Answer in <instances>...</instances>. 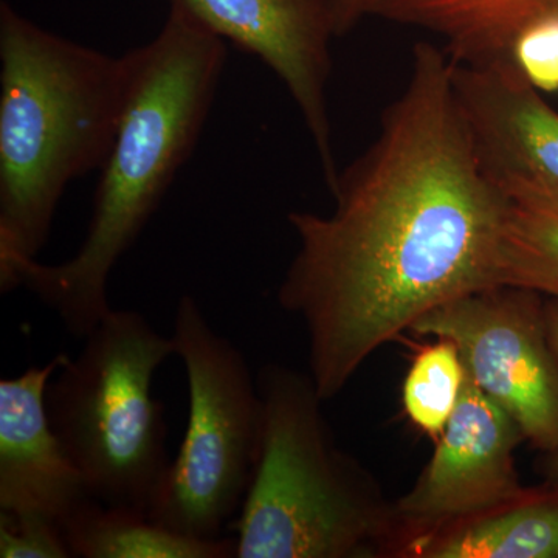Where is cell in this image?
Segmentation results:
<instances>
[{"label": "cell", "instance_id": "6da1fadb", "mask_svg": "<svg viewBox=\"0 0 558 558\" xmlns=\"http://www.w3.org/2000/svg\"><path fill=\"white\" fill-rule=\"evenodd\" d=\"M330 196L328 216L289 213L299 250L278 289L306 325L323 400L428 312L501 286L510 202L480 170L446 50L414 46L405 87Z\"/></svg>", "mask_w": 558, "mask_h": 558}, {"label": "cell", "instance_id": "7a4b0ae2", "mask_svg": "<svg viewBox=\"0 0 558 558\" xmlns=\"http://www.w3.org/2000/svg\"><path fill=\"white\" fill-rule=\"evenodd\" d=\"M123 109L94 197L86 240L61 264L17 260L0 290L24 286L57 312L72 336H87L112 311L108 282L153 218L199 142L227 61L226 40L171 9L159 35L128 51Z\"/></svg>", "mask_w": 558, "mask_h": 558}, {"label": "cell", "instance_id": "3957f363", "mask_svg": "<svg viewBox=\"0 0 558 558\" xmlns=\"http://www.w3.org/2000/svg\"><path fill=\"white\" fill-rule=\"evenodd\" d=\"M126 58L54 35L0 3V269L38 258L65 189L101 170Z\"/></svg>", "mask_w": 558, "mask_h": 558}, {"label": "cell", "instance_id": "277c9868", "mask_svg": "<svg viewBox=\"0 0 558 558\" xmlns=\"http://www.w3.org/2000/svg\"><path fill=\"white\" fill-rule=\"evenodd\" d=\"M256 381L263 442L233 524L236 558L391 557L395 502L333 442L311 374L266 365Z\"/></svg>", "mask_w": 558, "mask_h": 558}, {"label": "cell", "instance_id": "5b68a950", "mask_svg": "<svg viewBox=\"0 0 558 558\" xmlns=\"http://www.w3.org/2000/svg\"><path fill=\"white\" fill-rule=\"evenodd\" d=\"M174 354L172 337L145 315L112 310L47 387L51 427L101 505L149 515L171 462L163 405L150 387Z\"/></svg>", "mask_w": 558, "mask_h": 558}, {"label": "cell", "instance_id": "8992f818", "mask_svg": "<svg viewBox=\"0 0 558 558\" xmlns=\"http://www.w3.org/2000/svg\"><path fill=\"white\" fill-rule=\"evenodd\" d=\"M172 340L189 380V425L149 517L189 537L219 539L258 464L263 399L244 354L193 296L179 300Z\"/></svg>", "mask_w": 558, "mask_h": 558}, {"label": "cell", "instance_id": "52a82bcc", "mask_svg": "<svg viewBox=\"0 0 558 558\" xmlns=\"http://www.w3.org/2000/svg\"><path fill=\"white\" fill-rule=\"evenodd\" d=\"M411 330L454 343L470 379L517 422L524 440L546 457L557 449L558 357L543 295L495 286L436 307Z\"/></svg>", "mask_w": 558, "mask_h": 558}, {"label": "cell", "instance_id": "ba28073f", "mask_svg": "<svg viewBox=\"0 0 558 558\" xmlns=\"http://www.w3.org/2000/svg\"><path fill=\"white\" fill-rule=\"evenodd\" d=\"M205 31L230 40L274 70L295 102L317 150L329 193L339 182L328 86L330 40L336 35L328 0H170Z\"/></svg>", "mask_w": 558, "mask_h": 558}, {"label": "cell", "instance_id": "9c48e42d", "mask_svg": "<svg viewBox=\"0 0 558 558\" xmlns=\"http://www.w3.org/2000/svg\"><path fill=\"white\" fill-rule=\"evenodd\" d=\"M451 87L494 189L510 204L558 199V112L510 58L451 62Z\"/></svg>", "mask_w": 558, "mask_h": 558}, {"label": "cell", "instance_id": "30bf717a", "mask_svg": "<svg viewBox=\"0 0 558 558\" xmlns=\"http://www.w3.org/2000/svg\"><path fill=\"white\" fill-rule=\"evenodd\" d=\"M523 440L517 422L468 376L427 468L409 494L395 502V550L410 535L520 495L526 487L520 483L513 453Z\"/></svg>", "mask_w": 558, "mask_h": 558}, {"label": "cell", "instance_id": "8fae6325", "mask_svg": "<svg viewBox=\"0 0 558 558\" xmlns=\"http://www.w3.org/2000/svg\"><path fill=\"white\" fill-rule=\"evenodd\" d=\"M68 355L0 380V513L65 523L95 499L47 413L51 376Z\"/></svg>", "mask_w": 558, "mask_h": 558}, {"label": "cell", "instance_id": "7c38bea8", "mask_svg": "<svg viewBox=\"0 0 558 558\" xmlns=\"http://www.w3.org/2000/svg\"><path fill=\"white\" fill-rule=\"evenodd\" d=\"M395 558H558V483L410 535Z\"/></svg>", "mask_w": 558, "mask_h": 558}, {"label": "cell", "instance_id": "4fadbf2b", "mask_svg": "<svg viewBox=\"0 0 558 558\" xmlns=\"http://www.w3.org/2000/svg\"><path fill=\"white\" fill-rule=\"evenodd\" d=\"M554 13L558 0H363V16L438 36L457 64L509 58L527 25Z\"/></svg>", "mask_w": 558, "mask_h": 558}, {"label": "cell", "instance_id": "5bb4252c", "mask_svg": "<svg viewBox=\"0 0 558 558\" xmlns=\"http://www.w3.org/2000/svg\"><path fill=\"white\" fill-rule=\"evenodd\" d=\"M72 557L81 558H233L234 538L201 539L156 523L146 513L110 508L97 499L65 523Z\"/></svg>", "mask_w": 558, "mask_h": 558}, {"label": "cell", "instance_id": "9a60e30c", "mask_svg": "<svg viewBox=\"0 0 558 558\" xmlns=\"http://www.w3.org/2000/svg\"><path fill=\"white\" fill-rule=\"evenodd\" d=\"M499 281L558 299V199L510 204Z\"/></svg>", "mask_w": 558, "mask_h": 558}, {"label": "cell", "instance_id": "2e32d148", "mask_svg": "<svg viewBox=\"0 0 558 558\" xmlns=\"http://www.w3.org/2000/svg\"><path fill=\"white\" fill-rule=\"evenodd\" d=\"M468 371L454 343L435 339L417 352L403 381L402 402L414 427L438 440L462 396Z\"/></svg>", "mask_w": 558, "mask_h": 558}, {"label": "cell", "instance_id": "e0dca14e", "mask_svg": "<svg viewBox=\"0 0 558 558\" xmlns=\"http://www.w3.org/2000/svg\"><path fill=\"white\" fill-rule=\"evenodd\" d=\"M510 61L539 92H558V13L529 24L513 40Z\"/></svg>", "mask_w": 558, "mask_h": 558}, {"label": "cell", "instance_id": "ac0fdd59", "mask_svg": "<svg viewBox=\"0 0 558 558\" xmlns=\"http://www.w3.org/2000/svg\"><path fill=\"white\" fill-rule=\"evenodd\" d=\"M0 557L68 558L64 529L38 517L0 513Z\"/></svg>", "mask_w": 558, "mask_h": 558}, {"label": "cell", "instance_id": "d6986e66", "mask_svg": "<svg viewBox=\"0 0 558 558\" xmlns=\"http://www.w3.org/2000/svg\"><path fill=\"white\" fill-rule=\"evenodd\" d=\"M328 5L337 36L351 31L363 16V0H328Z\"/></svg>", "mask_w": 558, "mask_h": 558}, {"label": "cell", "instance_id": "ffe728a7", "mask_svg": "<svg viewBox=\"0 0 558 558\" xmlns=\"http://www.w3.org/2000/svg\"><path fill=\"white\" fill-rule=\"evenodd\" d=\"M545 312L550 344H553L558 357V299H549L548 296V300H545ZM546 458H548L546 459V481L558 483V447Z\"/></svg>", "mask_w": 558, "mask_h": 558}]
</instances>
